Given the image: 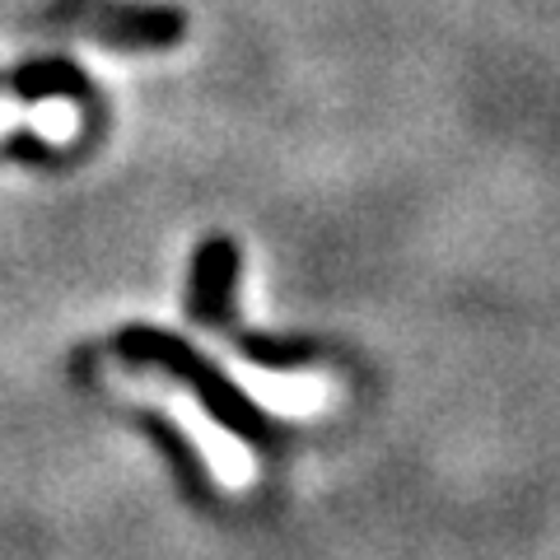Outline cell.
<instances>
[{"instance_id": "obj_3", "label": "cell", "mask_w": 560, "mask_h": 560, "mask_svg": "<svg viewBox=\"0 0 560 560\" xmlns=\"http://www.w3.org/2000/svg\"><path fill=\"white\" fill-rule=\"evenodd\" d=\"M0 94H14L24 103L38 98H75L84 108V127L103 131V94L94 90L90 70L70 57H33L14 70H0Z\"/></svg>"}, {"instance_id": "obj_1", "label": "cell", "mask_w": 560, "mask_h": 560, "mask_svg": "<svg viewBox=\"0 0 560 560\" xmlns=\"http://www.w3.org/2000/svg\"><path fill=\"white\" fill-rule=\"evenodd\" d=\"M121 370L140 383L131 393L140 401H154V411L183 434L187 448L201 458L210 481H215L224 495H248L257 486V458H253L248 440L201 397V388H191L183 374H173L154 360H121Z\"/></svg>"}, {"instance_id": "obj_2", "label": "cell", "mask_w": 560, "mask_h": 560, "mask_svg": "<svg viewBox=\"0 0 560 560\" xmlns=\"http://www.w3.org/2000/svg\"><path fill=\"white\" fill-rule=\"evenodd\" d=\"M43 20L51 28L90 33L94 43L117 51H164L187 33V10L178 5H136V0H51Z\"/></svg>"}]
</instances>
